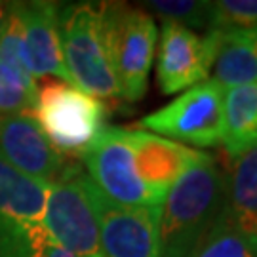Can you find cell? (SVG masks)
<instances>
[{"label":"cell","instance_id":"ba28073f","mask_svg":"<svg viewBox=\"0 0 257 257\" xmlns=\"http://www.w3.org/2000/svg\"><path fill=\"white\" fill-rule=\"evenodd\" d=\"M105 257H158L162 206H120L86 177Z\"/></svg>","mask_w":257,"mask_h":257},{"label":"cell","instance_id":"7a4b0ae2","mask_svg":"<svg viewBox=\"0 0 257 257\" xmlns=\"http://www.w3.org/2000/svg\"><path fill=\"white\" fill-rule=\"evenodd\" d=\"M59 38L73 86L101 101L120 97L110 65L103 2L59 6Z\"/></svg>","mask_w":257,"mask_h":257},{"label":"cell","instance_id":"6da1fadb","mask_svg":"<svg viewBox=\"0 0 257 257\" xmlns=\"http://www.w3.org/2000/svg\"><path fill=\"white\" fill-rule=\"evenodd\" d=\"M227 210V174L200 151L170 189L160 217L158 257H193Z\"/></svg>","mask_w":257,"mask_h":257},{"label":"cell","instance_id":"5bb4252c","mask_svg":"<svg viewBox=\"0 0 257 257\" xmlns=\"http://www.w3.org/2000/svg\"><path fill=\"white\" fill-rule=\"evenodd\" d=\"M217 31L219 38L211 80L223 90L257 84V27Z\"/></svg>","mask_w":257,"mask_h":257},{"label":"cell","instance_id":"5b68a950","mask_svg":"<svg viewBox=\"0 0 257 257\" xmlns=\"http://www.w3.org/2000/svg\"><path fill=\"white\" fill-rule=\"evenodd\" d=\"M225 90L215 80H204L189 88L166 107L139 120V128L160 138L183 141L194 147H215L223 130Z\"/></svg>","mask_w":257,"mask_h":257},{"label":"cell","instance_id":"7402d4cb","mask_svg":"<svg viewBox=\"0 0 257 257\" xmlns=\"http://www.w3.org/2000/svg\"><path fill=\"white\" fill-rule=\"evenodd\" d=\"M4 18H6V4L0 2V33H2V25H4Z\"/></svg>","mask_w":257,"mask_h":257},{"label":"cell","instance_id":"9c48e42d","mask_svg":"<svg viewBox=\"0 0 257 257\" xmlns=\"http://www.w3.org/2000/svg\"><path fill=\"white\" fill-rule=\"evenodd\" d=\"M0 162L44 185H54L80 166L59 155L33 114L0 116Z\"/></svg>","mask_w":257,"mask_h":257},{"label":"cell","instance_id":"8992f818","mask_svg":"<svg viewBox=\"0 0 257 257\" xmlns=\"http://www.w3.org/2000/svg\"><path fill=\"white\" fill-rule=\"evenodd\" d=\"M82 162L88 177L107 198L120 206H164L143 183L136 168V156L130 143V130L105 126Z\"/></svg>","mask_w":257,"mask_h":257},{"label":"cell","instance_id":"30bf717a","mask_svg":"<svg viewBox=\"0 0 257 257\" xmlns=\"http://www.w3.org/2000/svg\"><path fill=\"white\" fill-rule=\"evenodd\" d=\"M217 29L208 31L206 37H198L177 23L162 21L156 61L160 92L172 95L208 80L217 54Z\"/></svg>","mask_w":257,"mask_h":257},{"label":"cell","instance_id":"ac0fdd59","mask_svg":"<svg viewBox=\"0 0 257 257\" xmlns=\"http://www.w3.org/2000/svg\"><path fill=\"white\" fill-rule=\"evenodd\" d=\"M38 84L27 74L0 61V116L31 114L37 105Z\"/></svg>","mask_w":257,"mask_h":257},{"label":"cell","instance_id":"8fae6325","mask_svg":"<svg viewBox=\"0 0 257 257\" xmlns=\"http://www.w3.org/2000/svg\"><path fill=\"white\" fill-rule=\"evenodd\" d=\"M50 185L0 162V257H27L31 230L42 225Z\"/></svg>","mask_w":257,"mask_h":257},{"label":"cell","instance_id":"2e32d148","mask_svg":"<svg viewBox=\"0 0 257 257\" xmlns=\"http://www.w3.org/2000/svg\"><path fill=\"white\" fill-rule=\"evenodd\" d=\"M225 213L242 230L257 236V145L232 158Z\"/></svg>","mask_w":257,"mask_h":257},{"label":"cell","instance_id":"44dd1931","mask_svg":"<svg viewBox=\"0 0 257 257\" xmlns=\"http://www.w3.org/2000/svg\"><path fill=\"white\" fill-rule=\"evenodd\" d=\"M257 27V0L211 2V29Z\"/></svg>","mask_w":257,"mask_h":257},{"label":"cell","instance_id":"9a60e30c","mask_svg":"<svg viewBox=\"0 0 257 257\" xmlns=\"http://www.w3.org/2000/svg\"><path fill=\"white\" fill-rule=\"evenodd\" d=\"M221 143L230 158L257 145V84L225 90Z\"/></svg>","mask_w":257,"mask_h":257},{"label":"cell","instance_id":"e0dca14e","mask_svg":"<svg viewBox=\"0 0 257 257\" xmlns=\"http://www.w3.org/2000/svg\"><path fill=\"white\" fill-rule=\"evenodd\" d=\"M193 257H257V236L242 230L223 213Z\"/></svg>","mask_w":257,"mask_h":257},{"label":"cell","instance_id":"4fadbf2b","mask_svg":"<svg viewBox=\"0 0 257 257\" xmlns=\"http://www.w3.org/2000/svg\"><path fill=\"white\" fill-rule=\"evenodd\" d=\"M130 143L139 177L160 202H164L175 181L200 155L196 149L185 147L143 130H130Z\"/></svg>","mask_w":257,"mask_h":257},{"label":"cell","instance_id":"3957f363","mask_svg":"<svg viewBox=\"0 0 257 257\" xmlns=\"http://www.w3.org/2000/svg\"><path fill=\"white\" fill-rule=\"evenodd\" d=\"M52 147L65 158H82L105 128L107 107L67 82H46L38 88L31 112Z\"/></svg>","mask_w":257,"mask_h":257},{"label":"cell","instance_id":"7c38bea8","mask_svg":"<svg viewBox=\"0 0 257 257\" xmlns=\"http://www.w3.org/2000/svg\"><path fill=\"white\" fill-rule=\"evenodd\" d=\"M23 27L25 57L29 74L38 80L44 76H57L61 82L73 86L67 73L59 38V4L33 0L14 2Z\"/></svg>","mask_w":257,"mask_h":257},{"label":"cell","instance_id":"277c9868","mask_svg":"<svg viewBox=\"0 0 257 257\" xmlns=\"http://www.w3.org/2000/svg\"><path fill=\"white\" fill-rule=\"evenodd\" d=\"M110 65L120 99L139 101L147 92L156 48V23L143 8L122 2H103Z\"/></svg>","mask_w":257,"mask_h":257},{"label":"cell","instance_id":"52a82bcc","mask_svg":"<svg viewBox=\"0 0 257 257\" xmlns=\"http://www.w3.org/2000/svg\"><path fill=\"white\" fill-rule=\"evenodd\" d=\"M86 177L82 168H78L65 179L50 185L42 225L73 255L105 257L97 217L86 191Z\"/></svg>","mask_w":257,"mask_h":257},{"label":"cell","instance_id":"ffe728a7","mask_svg":"<svg viewBox=\"0 0 257 257\" xmlns=\"http://www.w3.org/2000/svg\"><path fill=\"white\" fill-rule=\"evenodd\" d=\"M0 61L18 73L31 76L27 69V57H25L23 27H21V19H19L14 2L6 4V18H4V25L0 33Z\"/></svg>","mask_w":257,"mask_h":257},{"label":"cell","instance_id":"d6986e66","mask_svg":"<svg viewBox=\"0 0 257 257\" xmlns=\"http://www.w3.org/2000/svg\"><path fill=\"white\" fill-rule=\"evenodd\" d=\"M145 6L160 16L162 21L177 23L189 31H211V2L208 0H151L145 2Z\"/></svg>","mask_w":257,"mask_h":257}]
</instances>
